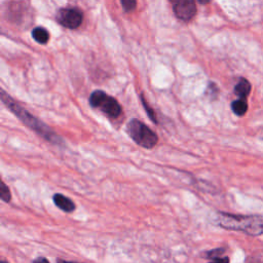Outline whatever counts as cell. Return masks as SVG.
<instances>
[{"instance_id": "6da1fadb", "label": "cell", "mask_w": 263, "mask_h": 263, "mask_svg": "<svg viewBox=\"0 0 263 263\" xmlns=\"http://www.w3.org/2000/svg\"><path fill=\"white\" fill-rule=\"evenodd\" d=\"M2 101L22 123H24L28 128L36 132L41 137L55 145L63 144V140L59 137V135H57L50 127H48L42 120L33 116L22 106H20L17 102H15L5 91H2Z\"/></svg>"}, {"instance_id": "7a4b0ae2", "label": "cell", "mask_w": 263, "mask_h": 263, "mask_svg": "<svg viewBox=\"0 0 263 263\" xmlns=\"http://www.w3.org/2000/svg\"><path fill=\"white\" fill-rule=\"evenodd\" d=\"M218 224L227 230L240 231L251 236L263 235V215H237L219 212Z\"/></svg>"}, {"instance_id": "3957f363", "label": "cell", "mask_w": 263, "mask_h": 263, "mask_svg": "<svg viewBox=\"0 0 263 263\" xmlns=\"http://www.w3.org/2000/svg\"><path fill=\"white\" fill-rule=\"evenodd\" d=\"M127 132L138 145L147 149L153 148L158 142L157 135L138 119H132L129 122Z\"/></svg>"}, {"instance_id": "277c9868", "label": "cell", "mask_w": 263, "mask_h": 263, "mask_svg": "<svg viewBox=\"0 0 263 263\" xmlns=\"http://www.w3.org/2000/svg\"><path fill=\"white\" fill-rule=\"evenodd\" d=\"M90 104L94 108H99L109 117L117 118L122 114V106L113 98L103 91H95L90 97Z\"/></svg>"}, {"instance_id": "5b68a950", "label": "cell", "mask_w": 263, "mask_h": 263, "mask_svg": "<svg viewBox=\"0 0 263 263\" xmlns=\"http://www.w3.org/2000/svg\"><path fill=\"white\" fill-rule=\"evenodd\" d=\"M176 17L182 21L191 20L196 14L195 0H169Z\"/></svg>"}, {"instance_id": "8992f818", "label": "cell", "mask_w": 263, "mask_h": 263, "mask_svg": "<svg viewBox=\"0 0 263 263\" xmlns=\"http://www.w3.org/2000/svg\"><path fill=\"white\" fill-rule=\"evenodd\" d=\"M57 21L63 27L75 29L83 23V14L77 9H62L57 13Z\"/></svg>"}, {"instance_id": "52a82bcc", "label": "cell", "mask_w": 263, "mask_h": 263, "mask_svg": "<svg viewBox=\"0 0 263 263\" xmlns=\"http://www.w3.org/2000/svg\"><path fill=\"white\" fill-rule=\"evenodd\" d=\"M54 203L56 204L57 207H59L64 212L71 213V212H73L75 210L74 203L70 198L64 196L63 194L56 193L54 195Z\"/></svg>"}, {"instance_id": "ba28073f", "label": "cell", "mask_w": 263, "mask_h": 263, "mask_svg": "<svg viewBox=\"0 0 263 263\" xmlns=\"http://www.w3.org/2000/svg\"><path fill=\"white\" fill-rule=\"evenodd\" d=\"M250 92H251V85L250 83L245 79V78H241L237 85L235 86L234 88V93L235 95L240 98V99H246L249 95H250Z\"/></svg>"}, {"instance_id": "9c48e42d", "label": "cell", "mask_w": 263, "mask_h": 263, "mask_svg": "<svg viewBox=\"0 0 263 263\" xmlns=\"http://www.w3.org/2000/svg\"><path fill=\"white\" fill-rule=\"evenodd\" d=\"M32 37L36 43L41 45H46L50 41V33L47 29L43 27H36L32 31Z\"/></svg>"}, {"instance_id": "30bf717a", "label": "cell", "mask_w": 263, "mask_h": 263, "mask_svg": "<svg viewBox=\"0 0 263 263\" xmlns=\"http://www.w3.org/2000/svg\"><path fill=\"white\" fill-rule=\"evenodd\" d=\"M231 109L233 111L234 114H236L237 116H242L246 114L247 110H248V103L246 101V99H238L232 102L231 104Z\"/></svg>"}, {"instance_id": "8fae6325", "label": "cell", "mask_w": 263, "mask_h": 263, "mask_svg": "<svg viewBox=\"0 0 263 263\" xmlns=\"http://www.w3.org/2000/svg\"><path fill=\"white\" fill-rule=\"evenodd\" d=\"M0 197H2V199L6 203H10L11 199H12L11 190L5 182H3L2 186H0Z\"/></svg>"}, {"instance_id": "7c38bea8", "label": "cell", "mask_w": 263, "mask_h": 263, "mask_svg": "<svg viewBox=\"0 0 263 263\" xmlns=\"http://www.w3.org/2000/svg\"><path fill=\"white\" fill-rule=\"evenodd\" d=\"M125 12H132L137 6L136 0H120Z\"/></svg>"}, {"instance_id": "4fadbf2b", "label": "cell", "mask_w": 263, "mask_h": 263, "mask_svg": "<svg viewBox=\"0 0 263 263\" xmlns=\"http://www.w3.org/2000/svg\"><path fill=\"white\" fill-rule=\"evenodd\" d=\"M141 101H142V104H143V106H144V108H145V110H146L148 116L151 118V120H152L153 123L157 124V119H156V116H155L153 110H152V109L150 108V106L147 104V102L145 101V99H144L143 96H141Z\"/></svg>"}, {"instance_id": "5bb4252c", "label": "cell", "mask_w": 263, "mask_h": 263, "mask_svg": "<svg viewBox=\"0 0 263 263\" xmlns=\"http://www.w3.org/2000/svg\"><path fill=\"white\" fill-rule=\"evenodd\" d=\"M223 253H224V249H215V250H212V251L208 252L206 256L210 259H215V258L220 257V255L223 254Z\"/></svg>"}, {"instance_id": "9a60e30c", "label": "cell", "mask_w": 263, "mask_h": 263, "mask_svg": "<svg viewBox=\"0 0 263 263\" xmlns=\"http://www.w3.org/2000/svg\"><path fill=\"white\" fill-rule=\"evenodd\" d=\"M210 263H229V258L228 257H218L215 259H212Z\"/></svg>"}, {"instance_id": "2e32d148", "label": "cell", "mask_w": 263, "mask_h": 263, "mask_svg": "<svg viewBox=\"0 0 263 263\" xmlns=\"http://www.w3.org/2000/svg\"><path fill=\"white\" fill-rule=\"evenodd\" d=\"M33 263H50V262L45 257H39L36 260H34Z\"/></svg>"}, {"instance_id": "e0dca14e", "label": "cell", "mask_w": 263, "mask_h": 263, "mask_svg": "<svg viewBox=\"0 0 263 263\" xmlns=\"http://www.w3.org/2000/svg\"><path fill=\"white\" fill-rule=\"evenodd\" d=\"M198 2L201 4V5H206V4H208V3H210L211 0H198Z\"/></svg>"}, {"instance_id": "ac0fdd59", "label": "cell", "mask_w": 263, "mask_h": 263, "mask_svg": "<svg viewBox=\"0 0 263 263\" xmlns=\"http://www.w3.org/2000/svg\"><path fill=\"white\" fill-rule=\"evenodd\" d=\"M57 263H77V262H69V261H64V260H58Z\"/></svg>"}, {"instance_id": "d6986e66", "label": "cell", "mask_w": 263, "mask_h": 263, "mask_svg": "<svg viewBox=\"0 0 263 263\" xmlns=\"http://www.w3.org/2000/svg\"><path fill=\"white\" fill-rule=\"evenodd\" d=\"M2 263H9V262H7L6 260H3V261H2Z\"/></svg>"}]
</instances>
